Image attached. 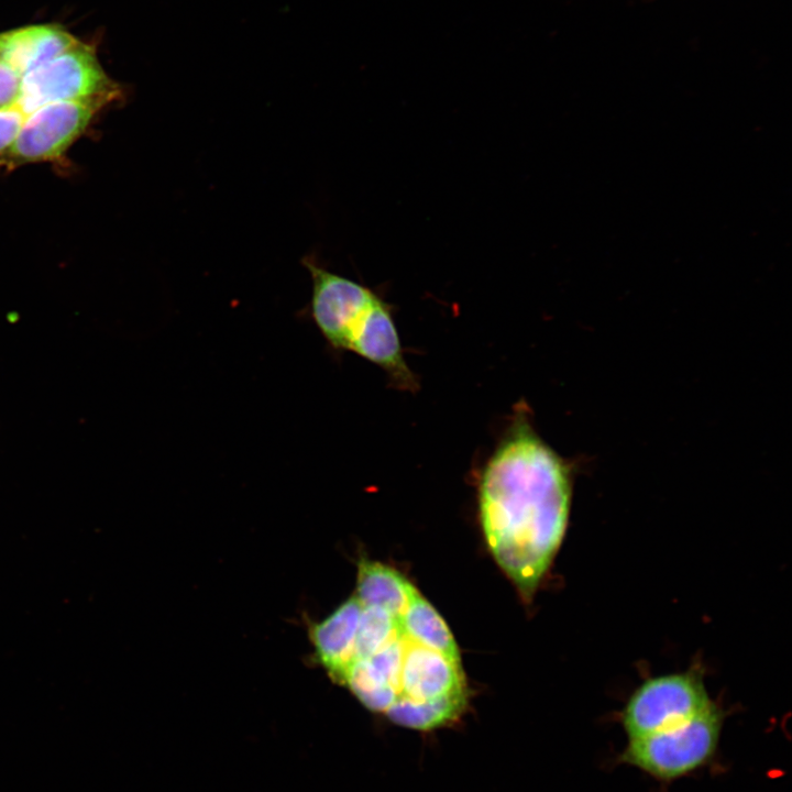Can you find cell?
<instances>
[{"label":"cell","instance_id":"1","mask_svg":"<svg viewBox=\"0 0 792 792\" xmlns=\"http://www.w3.org/2000/svg\"><path fill=\"white\" fill-rule=\"evenodd\" d=\"M570 506V468L518 406L480 475L479 513L491 553L525 598L562 542Z\"/></svg>","mask_w":792,"mask_h":792},{"label":"cell","instance_id":"2","mask_svg":"<svg viewBox=\"0 0 792 792\" xmlns=\"http://www.w3.org/2000/svg\"><path fill=\"white\" fill-rule=\"evenodd\" d=\"M725 712L713 704L700 715L651 735L630 739L617 762L661 782H672L711 765L717 756Z\"/></svg>","mask_w":792,"mask_h":792},{"label":"cell","instance_id":"3","mask_svg":"<svg viewBox=\"0 0 792 792\" xmlns=\"http://www.w3.org/2000/svg\"><path fill=\"white\" fill-rule=\"evenodd\" d=\"M713 704L702 670L691 668L646 679L628 697L618 719L630 740L686 722Z\"/></svg>","mask_w":792,"mask_h":792},{"label":"cell","instance_id":"4","mask_svg":"<svg viewBox=\"0 0 792 792\" xmlns=\"http://www.w3.org/2000/svg\"><path fill=\"white\" fill-rule=\"evenodd\" d=\"M118 90L101 68L94 50L78 41L22 76L14 112L23 127L28 118L47 103L92 98L111 100Z\"/></svg>","mask_w":792,"mask_h":792},{"label":"cell","instance_id":"5","mask_svg":"<svg viewBox=\"0 0 792 792\" xmlns=\"http://www.w3.org/2000/svg\"><path fill=\"white\" fill-rule=\"evenodd\" d=\"M108 101L92 98L45 105L25 121L2 160L21 165L59 157Z\"/></svg>","mask_w":792,"mask_h":792},{"label":"cell","instance_id":"6","mask_svg":"<svg viewBox=\"0 0 792 792\" xmlns=\"http://www.w3.org/2000/svg\"><path fill=\"white\" fill-rule=\"evenodd\" d=\"M312 280L310 316L334 350H346L355 327L380 296L367 286L304 261Z\"/></svg>","mask_w":792,"mask_h":792},{"label":"cell","instance_id":"7","mask_svg":"<svg viewBox=\"0 0 792 792\" xmlns=\"http://www.w3.org/2000/svg\"><path fill=\"white\" fill-rule=\"evenodd\" d=\"M348 351L381 367L397 388L409 392L418 388V380L404 356L392 308L382 297H377L355 327Z\"/></svg>","mask_w":792,"mask_h":792},{"label":"cell","instance_id":"8","mask_svg":"<svg viewBox=\"0 0 792 792\" xmlns=\"http://www.w3.org/2000/svg\"><path fill=\"white\" fill-rule=\"evenodd\" d=\"M362 604L352 595L328 617L309 626L316 661L339 684L350 661Z\"/></svg>","mask_w":792,"mask_h":792},{"label":"cell","instance_id":"9","mask_svg":"<svg viewBox=\"0 0 792 792\" xmlns=\"http://www.w3.org/2000/svg\"><path fill=\"white\" fill-rule=\"evenodd\" d=\"M78 40L58 26L36 25L0 34V61L19 75L61 55Z\"/></svg>","mask_w":792,"mask_h":792},{"label":"cell","instance_id":"10","mask_svg":"<svg viewBox=\"0 0 792 792\" xmlns=\"http://www.w3.org/2000/svg\"><path fill=\"white\" fill-rule=\"evenodd\" d=\"M415 586L398 571L381 562H359L355 593L363 605L377 606L392 614L405 610Z\"/></svg>","mask_w":792,"mask_h":792},{"label":"cell","instance_id":"11","mask_svg":"<svg viewBox=\"0 0 792 792\" xmlns=\"http://www.w3.org/2000/svg\"><path fill=\"white\" fill-rule=\"evenodd\" d=\"M402 623L417 641L461 661L459 648L447 623L416 587L413 588L402 614Z\"/></svg>","mask_w":792,"mask_h":792}]
</instances>
